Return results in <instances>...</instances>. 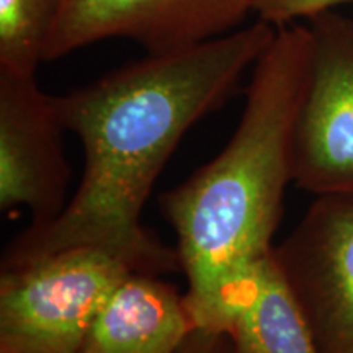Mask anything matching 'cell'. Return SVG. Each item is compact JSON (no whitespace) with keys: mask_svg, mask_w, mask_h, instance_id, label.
Instances as JSON below:
<instances>
[{"mask_svg":"<svg viewBox=\"0 0 353 353\" xmlns=\"http://www.w3.org/2000/svg\"><path fill=\"white\" fill-rule=\"evenodd\" d=\"M350 2L353 0H252V13L259 20L281 28L286 25L303 23L322 12L335 10Z\"/></svg>","mask_w":353,"mask_h":353,"instance_id":"11","label":"cell"},{"mask_svg":"<svg viewBox=\"0 0 353 353\" xmlns=\"http://www.w3.org/2000/svg\"><path fill=\"white\" fill-rule=\"evenodd\" d=\"M307 23L276 30L252 68L226 148L159 200L176 237L198 329L224 332L249 273L272 250L293 182V134L311 70Z\"/></svg>","mask_w":353,"mask_h":353,"instance_id":"2","label":"cell"},{"mask_svg":"<svg viewBox=\"0 0 353 353\" xmlns=\"http://www.w3.org/2000/svg\"><path fill=\"white\" fill-rule=\"evenodd\" d=\"M306 23L312 56L293 134V182L316 196L353 193V19L327 10Z\"/></svg>","mask_w":353,"mask_h":353,"instance_id":"4","label":"cell"},{"mask_svg":"<svg viewBox=\"0 0 353 353\" xmlns=\"http://www.w3.org/2000/svg\"><path fill=\"white\" fill-rule=\"evenodd\" d=\"M56 97L37 76L0 70V210L23 206L44 226L68 206L70 167Z\"/></svg>","mask_w":353,"mask_h":353,"instance_id":"7","label":"cell"},{"mask_svg":"<svg viewBox=\"0 0 353 353\" xmlns=\"http://www.w3.org/2000/svg\"><path fill=\"white\" fill-rule=\"evenodd\" d=\"M195 329L185 293L136 272L100 309L77 353H179Z\"/></svg>","mask_w":353,"mask_h":353,"instance_id":"8","label":"cell"},{"mask_svg":"<svg viewBox=\"0 0 353 353\" xmlns=\"http://www.w3.org/2000/svg\"><path fill=\"white\" fill-rule=\"evenodd\" d=\"M179 353H232L231 342L224 332L195 329Z\"/></svg>","mask_w":353,"mask_h":353,"instance_id":"12","label":"cell"},{"mask_svg":"<svg viewBox=\"0 0 353 353\" xmlns=\"http://www.w3.org/2000/svg\"><path fill=\"white\" fill-rule=\"evenodd\" d=\"M226 335L232 353H321L273 247L242 285Z\"/></svg>","mask_w":353,"mask_h":353,"instance_id":"9","label":"cell"},{"mask_svg":"<svg viewBox=\"0 0 353 353\" xmlns=\"http://www.w3.org/2000/svg\"><path fill=\"white\" fill-rule=\"evenodd\" d=\"M276 30L257 19L208 41L148 52L85 87L54 95L65 131L82 144L81 182L54 221L28 226L7 245L2 267L97 245L138 272L180 270L176 250L141 223L145 201L185 132L236 94Z\"/></svg>","mask_w":353,"mask_h":353,"instance_id":"1","label":"cell"},{"mask_svg":"<svg viewBox=\"0 0 353 353\" xmlns=\"http://www.w3.org/2000/svg\"><path fill=\"white\" fill-rule=\"evenodd\" d=\"M59 0H0V70L37 76Z\"/></svg>","mask_w":353,"mask_h":353,"instance_id":"10","label":"cell"},{"mask_svg":"<svg viewBox=\"0 0 353 353\" xmlns=\"http://www.w3.org/2000/svg\"><path fill=\"white\" fill-rule=\"evenodd\" d=\"M250 12L252 0H59L43 61L113 38L179 50L234 32Z\"/></svg>","mask_w":353,"mask_h":353,"instance_id":"6","label":"cell"},{"mask_svg":"<svg viewBox=\"0 0 353 353\" xmlns=\"http://www.w3.org/2000/svg\"><path fill=\"white\" fill-rule=\"evenodd\" d=\"M273 254L321 353H353V193L319 195Z\"/></svg>","mask_w":353,"mask_h":353,"instance_id":"5","label":"cell"},{"mask_svg":"<svg viewBox=\"0 0 353 353\" xmlns=\"http://www.w3.org/2000/svg\"><path fill=\"white\" fill-rule=\"evenodd\" d=\"M136 272L97 245L2 267L0 353H77L100 309Z\"/></svg>","mask_w":353,"mask_h":353,"instance_id":"3","label":"cell"}]
</instances>
